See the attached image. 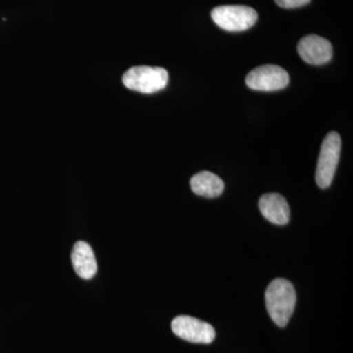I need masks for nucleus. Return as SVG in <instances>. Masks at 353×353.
Wrapping results in <instances>:
<instances>
[{"label": "nucleus", "mask_w": 353, "mask_h": 353, "mask_svg": "<svg viewBox=\"0 0 353 353\" xmlns=\"http://www.w3.org/2000/svg\"><path fill=\"white\" fill-rule=\"evenodd\" d=\"M265 303L273 322L284 328L296 307V292L294 285L285 279H276L267 288Z\"/></svg>", "instance_id": "obj_1"}, {"label": "nucleus", "mask_w": 353, "mask_h": 353, "mask_svg": "<svg viewBox=\"0 0 353 353\" xmlns=\"http://www.w3.org/2000/svg\"><path fill=\"white\" fill-rule=\"evenodd\" d=\"M168 80V72L160 67H132L123 76L125 87L141 94H154L164 90Z\"/></svg>", "instance_id": "obj_2"}, {"label": "nucleus", "mask_w": 353, "mask_h": 353, "mask_svg": "<svg viewBox=\"0 0 353 353\" xmlns=\"http://www.w3.org/2000/svg\"><path fill=\"white\" fill-rule=\"evenodd\" d=\"M341 150L340 134L336 132H330L323 141L316 169V183L321 189H327L333 182L340 160Z\"/></svg>", "instance_id": "obj_3"}, {"label": "nucleus", "mask_w": 353, "mask_h": 353, "mask_svg": "<svg viewBox=\"0 0 353 353\" xmlns=\"http://www.w3.org/2000/svg\"><path fill=\"white\" fill-rule=\"evenodd\" d=\"M211 18L221 29L228 32H243L255 25L259 15L250 6H222L211 11Z\"/></svg>", "instance_id": "obj_4"}, {"label": "nucleus", "mask_w": 353, "mask_h": 353, "mask_svg": "<svg viewBox=\"0 0 353 353\" xmlns=\"http://www.w3.org/2000/svg\"><path fill=\"white\" fill-rule=\"evenodd\" d=\"M246 85L252 90L275 92L289 85L288 72L277 65H263L250 72L245 79Z\"/></svg>", "instance_id": "obj_5"}, {"label": "nucleus", "mask_w": 353, "mask_h": 353, "mask_svg": "<svg viewBox=\"0 0 353 353\" xmlns=\"http://www.w3.org/2000/svg\"><path fill=\"white\" fill-rule=\"evenodd\" d=\"M172 331L179 338L194 343H208L214 341L215 330L208 323L190 316H178L172 321Z\"/></svg>", "instance_id": "obj_6"}, {"label": "nucleus", "mask_w": 353, "mask_h": 353, "mask_svg": "<svg viewBox=\"0 0 353 353\" xmlns=\"http://www.w3.org/2000/svg\"><path fill=\"white\" fill-rule=\"evenodd\" d=\"M299 57L306 63L323 65L328 63L333 57V46L328 39L310 34L304 37L297 44Z\"/></svg>", "instance_id": "obj_7"}, {"label": "nucleus", "mask_w": 353, "mask_h": 353, "mask_svg": "<svg viewBox=\"0 0 353 353\" xmlns=\"http://www.w3.org/2000/svg\"><path fill=\"white\" fill-rule=\"evenodd\" d=\"M261 214L273 224L284 226L289 223L290 210L284 196L279 194H267L259 199Z\"/></svg>", "instance_id": "obj_8"}, {"label": "nucleus", "mask_w": 353, "mask_h": 353, "mask_svg": "<svg viewBox=\"0 0 353 353\" xmlns=\"http://www.w3.org/2000/svg\"><path fill=\"white\" fill-rule=\"evenodd\" d=\"M72 264L79 277L90 280L97 272V259L92 246L85 241H77L71 255Z\"/></svg>", "instance_id": "obj_9"}, {"label": "nucleus", "mask_w": 353, "mask_h": 353, "mask_svg": "<svg viewBox=\"0 0 353 353\" xmlns=\"http://www.w3.org/2000/svg\"><path fill=\"white\" fill-rule=\"evenodd\" d=\"M190 188L197 196L215 199L224 192L225 183L215 174L202 171L190 179Z\"/></svg>", "instance_id": "obj_10"}, {"label": "nucleus", "mask_w": 353, "mask_h": 353, "mask_svg": "<svg viewBox=\"0 0 353 353\" xmlns=\"http://www.w3.org/2000/svg\"><path fill=\"white\" fill-rule=\"evenodd\" d=\"M310 1L311 0H275L276 3H277L279 6L288 9L304 6Z\"/></svg>", "instance_id": "obj_11"}]
</instances>
